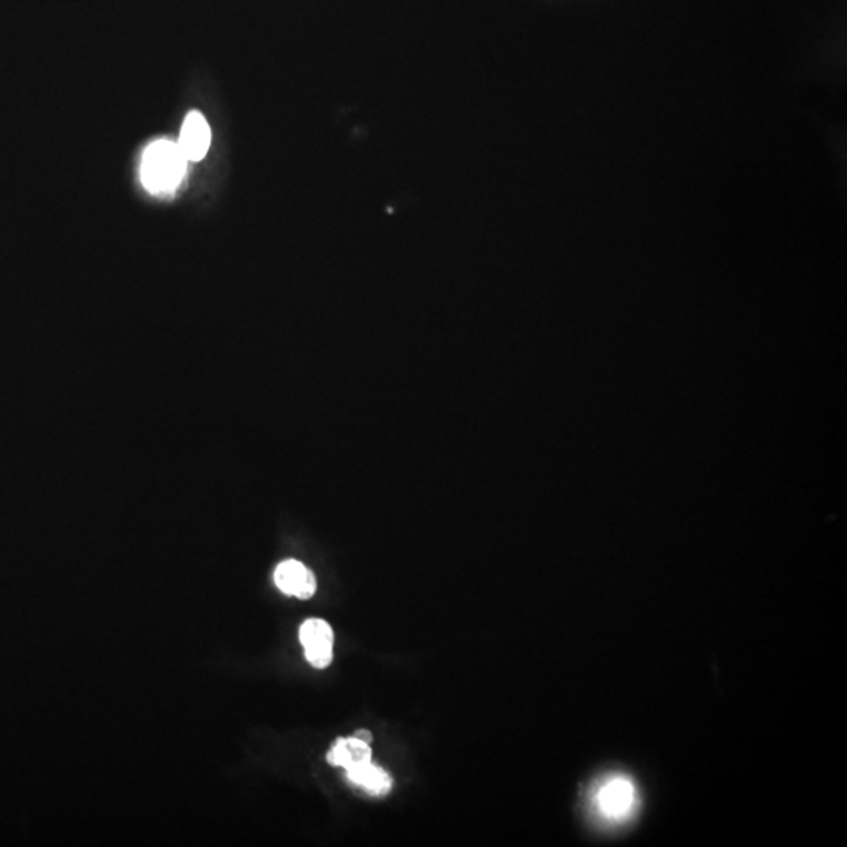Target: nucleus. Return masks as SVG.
Returning a JSON list of instances; mask_svg holds the SVG:
<instances>
[{"label": "nucleus", "mask_w": 847, "mask_h": 847, "mask_svg": "<svg viewBox=\"0 0 847 847\" xmlns=\"http://www.w3.org/2000/svg\"><path fill=\"white\" fill-rule=\"evenodd\" d=\"M186 156L173 141L160 140L150 145L141 162V181L152 193L171 192L185 178Z\"/></svg>", "instance_id": "f257e3e1"}, {"label": "nucleus", "mask_w": 847, "mask_h": 847, "mask_svg": "<svg viewBox=\"0 0 847 847\" xmlns=\"http://www.w3.org/2000/svg\"><path fill=\"white\" fill-rule=\"evenodd\" d=\"M636 803L635 785L629 778L621 776L606 778L595 796L598 813L610 823L627 821L635 811Z\"/></svg>", "instance_id": "f03ea898"}, {"label": "nucleus", "mask_w": 847, "mask_h": 847, "mask_svg": "<svg viewBox=\"0 0 847 847\" xmlns=\"http://www.w3.org/2000/svg\"><path fill=\"white\" fill-rule=\"evenodd\" d=\"M300 642L303 645L308 662L316 669H326L333 659V629L322 618H309L300 628Z\"/></svg>", "instance_id": "7ed1b4c3"}, {"label": "nucleus", "mask_w": 847, "mask_h": 847, "mask_svg": "<svg viewBox=\"0 0 847 847\" xmlns=\"http://www.w3.org/2000/svg\"><path fill=\"white\" fill-rule=\"evenodd\" d=\"M273 579L282 594L291 595V597L300 598V600L311 598L316 594V587H318L312 571L297 560H285L278 565Z\"/></svg>", "instance_id": "20e7f679"}, {"label": "nucleus", "mask_w": 847, "mask_h": 847, "mask_svg": "<svg viewBox=\"0 0 847 847\" xmlns=\"http://www.w3.org/2000/svg\"><path fill=\"white\" fill-rule=\"evenodd\" d=\"M178 147L181 148L186 159L193 160V162H200L208 155L209 147H211V128L200 112H192L187 116Z\"/></svg>", "instance_id": "39448f33"}, {"label": "nucleus", "mask_w": 847, "mask_h": 847, "mask_svg": "<svg viewBox=\"0 0 847 847\" xmlns=\"http://www.w3.org/2000/svg\"><path fill=\"white\" fill-rule=\"evenodd\" d=\"M372 751L368 743L358 738L338 739L331 750L328 751L327 759L330 765L341 766L346 770L357 768L371 761Z\"/></svg>", "instance_id": "423d86ee"}, {"label": "nucleus", "mask_w": 847, "mask_h": 847, "mask_svg": "<svg viewBox=\"0 0 847 847\" xmlns=\"http://www.w3.org/2000/svg\"><path fill=\"white\" fill-rule=\"evenodd\" d=\"M347 778H349L352 784L365 788L366 791L372 796L387 795L392 784L391 777H389L383 769L372 765V761L365 763V765L347 770Z\"/></svg>", "instance_id": "0eeeda50"}, {"label": "nucleus", "mask_w": 847, "mask_h": 847, "mask_svg": "<svg viewBox=\"0 0 847 847\" xmlns=\"http://www.w3.org/2000/svg\"><path fill=\"white\" fill-rule=\"evenodd\" d=\"M355 738L361 739V741H365L368 744L372 741L371 733L365 731V730L355 733Z\"/></svg>", "instance_id": "6e6552de"}]
</instances>
